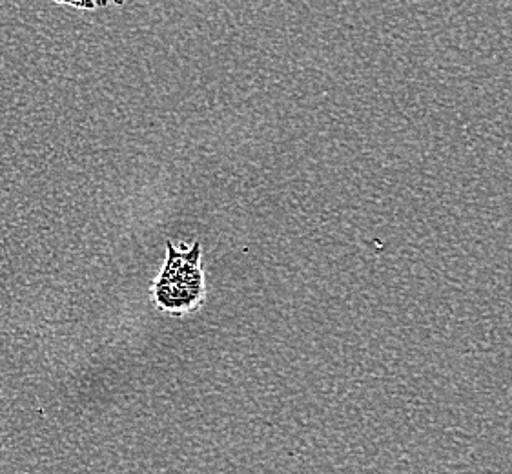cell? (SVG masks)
<instances>
[{
    "label": "cell",
    "mask_w": 512,
    "mask_h": 474,
    "mask_svg": "<svg viewBox=\"0 0 512 474\" xmlns=\"http://www.w3.org/2000/svg\"><path fill=\"white\" fill-rule=\"evenodd\" d=\"M57 2H68L77 8H92L93 6L92 0H57Z\"/></svg>",
    "instance_id": "cell-2"
},
{
    "label": "cell",
    "mask_w": 512,
    "mask_h": 474,
    "mask_svg": "<svg viewBox=\"0 0 512 474\" xmlns=\"http://www.w3.org/2000/svg\"><path fill=\"white\" fill-rule=\"evenodd\" d=\"M197 261H181L177 258L174 250H170L168 267L164 272L163 281L159 285V301L164 303L168 309H177L179 305H190V299L186 292L197 298V290H201V270L195 265Z\"/></svg>",
    "instance_id": "cell-1"
}]
</instances>
